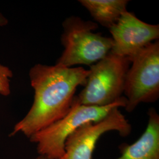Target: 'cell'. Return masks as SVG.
<instances>
[{
    "label": "cell",
    "mask_w": 159,
    "mask_h": 159,
    "mask_svg": "<svg viewBox=\"0 0 159 159\" xmlns=\"http://www.w3.org/2000/svg\"><path fill=\"white\" fill-rule=\"evenodd\" d=\"M89 70L56 64H37L30 70L34 89L33 103L23 119L15 125L10 136L21 133L28 138L61 119L68 113L77 88L85 86Z\"/></svg>",
    "instance_id": "cell-1"
},
{
    "label": "cell",
    "mask_w": 159,
    "mask_h": 159,
    "mask_svg": "<svg viewBox=\"0 0 159 159\" xmlns=\"http://www.w3.org/2000/svg\"><path fill=\"white\" fill-rule=\"evenodd\" d=\"M97 23L108 29L127 11L128 0H79Z\"/></svg>",
    "instance_id": "cell-9"
},
{
    "label": "cell",
    "mask_w": 159,
    "mask_h": 159,
    "mask_svg": "<svg viewBox=\"0 0 159 159\" xmlns=\"http://www.w3.org/2000/svg\"><path fill=\"white\" fill-rule=\"evenodd\" d=\"M13 72L8 67L0 64V94L8 96L11 93V80Z\"/></svg>",
    "instance_id": "cell-10"
},
{
    "label": "cell",
    "mask_w": 159,
    "mask_h": 159,
    "mask_svg": "<svg viewBox=\"0 0 159 159\" xmlns=\"http://www.w3.org/2000/svg\"><path fill=\"white\" fill-rule=\"evenodd\" d=\"M148 120L144 132L131 144L119 146L121 156L114 159H159V115L156 109L148 112Z\"/></svg>",
    "instance_id": "cell-8"
},
{
    "label": "cell",
    "mask_w": 159,
    "mask_h": 159,
    "mask_svg": "<svg viewBox=\"0 0 159 159\" xmlns=\"http://www.w3.org/2000/svg\"><path fill=\"white\" fill-rule=\"evenodd\" d=\"M109 30L113 41L111 52L129 59L150 43L159 40V25L144 23L127 10Z\"/></svg>",
    "instance_id": "cell-7"
},
{
    "label": "cell",
    "mask_w": 159,
    "mask_h": 159,
    "mask_svg": "<svg viewBox=\"0 0 159 159\" xmlns=\"http://www.w3.org/2000/svg\"><path fill=\"white\" fill-rule=\"evenodd\" d=\"M119 108H113L99 121L88 123L77 129L67 139L64 153L58 159H93L97 143L106 133L116 131L121 136H129L131 125Z\"/></svg>",
    "instance_id": "cell-6"
},
{
    "label": "cell",
    "mask_w": 159,
    "mask_h": 159,
    "mask_svg": "<svg viewBox=\"0 0 159 159\" xmlns=\"http://www.w3.org/2000/svg\"><path fill=\"white\" fill-rule=\"evenodd\" d=\"M131 61L111 51L91 65L84 88L76 98L85 106L103 107L118 102L123 96Z\"/></svg>",
    "instance_id": "cell-4"
},
{
    "label": "cell",
    "mask_w": 159,
    "mask_h": 159,
    "mask_svg": "<svg viewBox=\"0 0 159 159\" xmlns=\"http://www.w3.org/2000/svg\"><path fill=\"white\" fill-rule=\"evenodd\" d=\"M63 27L61 41L64 50L56 64L67 67L81 64L91 66L112 49L111 38L94 33L98 27L95 22L70 16L64 21Z\"/></svg>",
    "instance_id": "cell-3"
},
{
    "label": "cell",
    "mask_w": 159,
    "mask_h": 159,
    "mask_svg": "<svg viewBox=\"0 0 159 159\" xmlns=\"http://www.w3.org/2000/svg\"><path fill=\"white\" fill-rule=\"evenodd\" d=\"M47 159V157H44V156H41V155H39L38 157H35V158H34V159Z\"/></svg>",
    "instance_id": "cell-12"
},
{
    "label": "cell",
    "mask_w": 159,
    "mask_h": 159,
    "mask_svg": "<svg viewBox=\"0 0 159 159\" xmlns=\"http://www.w3.org/2000/svg\"><path fill=\"white\" fill-rule=\"evenodd\" d=\"M124 93L125 110L131 113L140 103L156 102L159 97V41L150 43L130 59Z\"/></svg>",
    "instance_id": "cell-5"
},
{
    "label": "cell",
    "mask_w": 159,
    "mask_h": 159,
    "mask_svg": "<svg viewBox=\"0 0 159 159\" xmlns=\"http://www.w3.org/2000/svg\"><path fill=\"white\" fill-rule=\"evenodd\" d=\"M8 23V20L0 12V27L7 25Z\"/></svg>",
    "instance_id": "cell-11"
},
{
    "label": "cell",
    "mask_w": 159,
    "mask_h": 159,
    "mask_svg": "<svg viewBox=\"0 0 159 159\" xmlns=\"http://www.w3.org/2000/svg\"><path fill=\"white\" fill-rule=\"evenodd\" d=\"M127 100L123 97L112 104L103 106L82 105L74 97L68 113L30 138L37 144L39 155L48 159H60L64 153L65 142L70 135L81 126L88 123L97 122L106 117L115 107H125Z\"/></svg>",
    "instance_id": "cell-2"
}]
</instances>
